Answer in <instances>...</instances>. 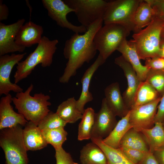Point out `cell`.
Segmentation results:
<instances>
[{
    "label": "cell",
    "mask_w": 164,
    "mask_h": 164,
    "mask_svg": "<svg viewBox=\"0 0 164 164\" xmlns=\"http://www.w3.org/2000/svg\"><path fill=\"white\" fill-rule=\"evenodd\" d=\"M103 19L91 25L83 34L75 33L65 42L63 50L65 58L68 60L59 82L67 83L85 63H89L95 56L97 50L94 42L96 32L102 26Z\"/></svg>",
    "instance_id": "6da1fadb"
},
{
    "label": "cell",
    "mask_w": 164,
    "mask_h": 164,
    "mask_svg": "<svg viewBox=\"0 0 164 164\" xmlns=\"http://www.w3.org/2000/svg\"><path fill=\"white\" fill-rule=\"evenodd\" d=\"M34 86L31 84L25 91L16 93L12 97V102L19 113L25 119L36 125L50 111L49 106L51 105L49 101V95L41 92L35 94L31 96L30 93Z\"/></svg>",
    "instance_id": "7a4b0ae2"
},
{
    "label": "cell",
    "mask_w": 164,
    "mask_h": 164,
    "mask_svg": "<svg viewBox=\"0 0 164 164\" xmlns=\"http://www.w3.org/2000/svg\"><path fill=\"white\" fill-rule=\"evenodd\" d=\"M58 43L57 39L50 40L45 36H43L34 50L17 64L14 76V83L17 84L27 78L39 64L43 67L50 66Z\"/></svg>",
    "instance_id": "3957f363"
},
{
    "label": "cell",
    "mask_w": 164,
    "mask_h": 164,
    "mask_svg": "<svg viewBox=\"0 0 164 164\" xmlns=\"http://www.w3.org/2000/svg\"><path fill=\"white\" fill-rule=\"evenodd\" d=\"M164 27V20L155 15L148 26L133 35V39L129 43L135 46L140 60L159 56Z\"/></svg>",
    "instance_id": "277c9868"
},
{
    "label": "cell",
    "mask_w": 164,
    "mask_h": 164,
    "mask_svg": "<svg viewBox=\"0 0 164 164\" xmlns=\"http://www.w3.org/2000/svg\"><path fill=\"white\" fill-rule=\"evenodd\" d=\"M21 126L18 125L1 130L0 146L5 153L6 164H28Z\"/></svg>",
    "instance_id": "5b68a950"
},
{
    "label": "cell",
    "mask_w": 164,
    "mask_h": 164,
    "mask_svg": "<svg viewBox=\"0 0 164 164\" xmlns=\"http://www.w3.org/2000/svg\"><path fill=\"white\" fill-rule=\"evenodd\" d=\"M130 32L120 25L104 24L97 31L94 42L99 54L105 60L118 49Z\"/></svg>",
    "instance_id": "8992f818"
},
{
    "label": "cell",
    "mask_w": 164,
    "mask_h": 164,
    "mask_svg": "<svg viewBox=\"0 0 164 164\" xmlns=\"http://www.w3.org/2000/svg\"><path fill=\"white\" fill-rule=\"evenodd\" d=\"M141 0H113L108 2L103 18L104 24H116L133 31L134 17Z\"/></svg>",
    "instance_id": "52a82bcc"
},
{
    "label": "cell",
    "mask_w": 164,
    "mask_h": 164,
    "mask_svg": "<svg viewBox=\"0 0 164 164\" xmlns=\"http://www.w3.org/2000/svg\"><path fill=\"white\" fill-rule=\"evenodd\" d=\"M73 9L78 21L87 29L98 20L103 19L108 2L103 0H63Z\"/></svg>",
    "instance_id": "ba28073f"
},
{
    "label": "cell",
    "mask_w": 164,
    "mask_h": 164,
    "mask_svg": "<svg viewBox=\"0 0 164 164\" xmlns=\"http://www.w3.org/2000/svg\"><path fill=\"white\" fill-rule=\"evenodd\" d=\"M44 7L47 9L49 16L59 26L69 29L75 33H85L87 29L82 25H73L67 19V15L74 10L61 0H43Z\"/></svg>",
    "instance_id": "9c48e42d"
},
{
    "label": "cell",
    "mask_w": 164,
    "mask_h": 164,
    "mask_svg": "<svg viewBox=\"0 0 164 164\" xmlns=\"http://www.w3.org/2000/svg\"><path fill=\"white\" fill-rule=\"evenodd\" d=\"M26 54V53L15 54L12 53L0 56V95H6L10 91L19 93L23 91V89L10 80L12 70L16 65L20 62Z\"/></svg>",
    "instance_id": "30bf717a"
},
{
    "label": "cell",
    "mask_w": 164,
    "mask_h": 164,
    "mask_svg": "<svg viewBox=\"0 0 164 164\" xmlns=\"http://www.w3.org/2000/svg\"><path fill=\"white\" fill-rule=\"evenodd\" d=\"M161 97L150 103L133 107L130 110L129 122L132 128L140 132L152 128Z\"/></svg>",
    "instance_id": "8fae6325"
},
{
    "label": "cell",
    "mask_w": 164,
    "mask_h": 164,
    "mask_svg": "<svg viewBox=\"0 0 164 164\" xmlns=\"http://www.w3.org/2000/svg\"><path fill=\"white\" fill-rule=\"evenodd\" d=\"M116 117L104 98L102 100L100 110L95 114L91 138L103 139L107 137L118 122Z\"/></svg>",
    "instance_id": "7c38bea8"
},
{
    "label": "cell",
    "mask_w": 164,
    "mask_h": 164,
    "mask_svg": "<svg viewBox=\"0 0 164 164\" xmlns=\"http://www.w3.org/2000/svg\"><path fill=\"white\" fill-rule=\"evenodd\" d=\"M25 22V19H22L8 25L0 22V56L24 51L26 48L17 44L15 39L18 31Z\"/></svg>",
    "instance_id": "4fadbf2b"
},
{
    "label": "cell",
    "mask_w": 164,
    "mask_h": 164,
    "mask_svg": "<svg viewBox=\"0 0 164 164\" xmlns=\"http://www.w3.org/2000/svg\"><path fill=\"white\" fill-rule=\"evenodd\" d=\"M114 63L122 69L127 80V87L122 96L130 111L134 105L135 95L141 81L132 66L122 55L115 59Z\"/></svg>",
    "instance_id": "5bb4252c"
},
{
    "label": "cell",
    "mask_w": 164,
    "mask_h": 164,
    "mask_svg": "<svg viewBox=\"0 0 164 164\" xmlns=\"http://www.w3.org/2000/svg\"><path fill=\"white\" fill-rule=\"evenodd\" d=\"M12 97L9 94L0 100V129L11 128L18 125L25 126L28 122L22 114L14 110L11 103Z\"/></svg>",
    "instance_id": "9a60e30c"
},
{
    "label": "cell",
    "mask_w": 164,
    "mask_h": 164,
    "mask_svg": "<svg viewBox=\"0 0 164 164\" xmlns=\"http://www.w3.org/2000/svg\"><path fill=\"white\" fill-rule=\"evenodd\" d=\"M106 60L99 54L94 63L86 70L81 79L82 91L79 99L76 101L77 107L83 114L84 107L87 103L92 101V95L89 91V85L92 77L99 67Z\"/></svg>",
    "instance_id": "2e32d148"
},
{
    "label": "cell",
    "mask_w": 164,
    "mask_h": 164,
    "mask_svg": "<svg viewBox=\"0 0 164 164\" xmlns=\"http://www.w3.org/2000/svg\"><path fill=\"white\" fill-rule=\"evenodd\" d=\"M104 91L107 104L115 115L121 118L125 116L130 111L121 94L119 83L115 82L111 84Z\"/></svg>",
    "instance_id": "e0dca14e"
},
{
    "label": "cell",
    "mask_w": 164,
    "mask_h": 164,
    "mask_svg": "<svg viewBox=\"0 0 164 164\" xmlns=\"http://www.w3.org/2000/svg\"><path fill=\"white\" fill-rule=\"evenodd\" d=\"M43 32L42 26L29 21L20 27L16 36L15 42L25 48L30 47L39 43Z\"/></svg>",
    "instance_id": "ac0fdd59"
},
{
    "label": "cell",
    "mask_w": 164,
    "mask_h": 164,
    "mask_svg": "<svg viewBox=\"0 0 164 164\" xmlns=\"http://www.w3.org/2000/svg\"><path fill=\"white\" fill-rule=\"evenodd\" d=\"M117 50L132 66L141 82L145 81L149 70L145 65H142L135 46L125 40Z\"/></svg>",
    "instance_id": "d6986e66"
},
{
    "label": "cell",
    "mask_w": 164,
    "mask_h": 164,
    "mask_svg": "<svg viewBox=\"0 0 164 164\" xmlns=\"http://www.w3.org/2000/svg\"><path fill=\"white\" fill-rule=\"evenodd\" d=\"M24 144L27 151H36L46 147L48 144L42 130L31 121L28 122L22 131Z\"/></svg>",
    "instance_id": "ffe728a7"
},
{
    "label": "cell",
    "mask_w": 164,
    "mask_h": 164,
    "mask_svg": "<svg viewBox=\"0 0 164 164\" xmlns=\"http://www.w3.org/2000/svg\"><path fill=\"white\" fill-rule=\"evenodd\" d=\"M145 139L149 151L153 153L164 146V129L162 123L156 122L151 128L144 129L140 132Z\"/></svg>",
    "instance_id": "44dd1931"
},
{
    "label": "cell",
    "mask_w": 164,
    "mask_h": 164,
    "mask_svg": "<svg viewBox=\"0 0 164 164\" xmlns=\"http://www.w3.org/2000/svg\"><path fill=\"white\" fill-rule=\"evenodd\" d=\"M155 15L151 5L146 0H141L135 15L134 33L138 32L148 26Z\"/></svg>",
    "instance_id": "7402d4cb"
},
{
    "label": "cell",
    "mask_w": 164,
    "mask_h": 164,
    "mask_svg": "<svg viewBox=\"0 0 164 164\" xmlns=\"http://www.w3.org/2000/svg\"><path fill=\"white\" fill-rule=\"evenodd\" d=\"M80 159L81 164H107L104 153L97 145L92 142L83 147Z\"/></svg>",
    "instance_id": "603a6c76"
},
{
    "label": "cell",
    "mask_w": 164,
    "mask_h": 164,
    "mask_svg": "<svg viewBox=\"0 0 164 164\" xmlns=\"http://www.w3.org/2000/svg\"><path fill=\"white\" fill-rule=\"evenodd\" d=\"M129 111L117 122L116 126L106 138L102 139L107 145L114 149H118L121 141L127 131L132 128L129 122Z\"/></svg>",
    "instance_id": "cb8c5ba5"
},
{
    "label": "cell",
    "mask_w": 164,
    "mask_h": 164,
    "mask_svg": "<svg viewBox=\"0 0 164 164\" xmlns=\"http://www.w3.org/2000/svg\"><path fill=\"white\" fill-rule=\"evenodd\" d=\"M74 97L67 99L58 107L56 113L67 123H73L81 119L83 114L77 107Z\"/></svg>",
    "instance_id": "d4e9b609"
},
{
    "label": "cell",
    "mask_w": 164,
    "mask_h": 164,
    "mask_svg": "<svg viewBox=\"0 0 164 164\" xmlns=\"http://www.w3.org/2000/svg\"><path fill=\"white\" fill-rule=\"evenodd\" d=\"M119 147L145 152L149 151L147 144L141 133L133 128L128 130L123 137L120 142Z\"/></svg>",
    "instance_id": "484cf974"
},
{
    "label": "cell",
    "mask_w": 164,
    "mask_h": 164,
    "mask_svg": "<svg viewBox=\"0 0 164 164\" xmlns=\"http://www.w3.org/2000/svg\"><path fill=\"white\" fill-rule=\"evenodd\" d=\"M92 142L97 145L105 154L107 164H135L128 159L119 148L114 149L105 144L101 139L91 138Z\"/></svg>",
    "instance_id": "4316f807"
},
{
    "label": "cell",
    "mask_w": 164,
    "mask_h": 164,
    "mask_svg": "<svg viewBox=\"0 0 164 164\" xmlns=\"http://www.w3.org/2000/svg\"><path fill=\"white\" fill-rule=\"evenodd\" d=\"M161 97L148 83L145 81L141 82L135 95L133 107L150 103Z\"/></svg>",
    "instance_id": "83f0119b"
},
{
    "label": "cell",
    "mask_w": 164,
    "mask_h": 164,
    "mask_svg": "<svg viewBox=\"0 0 164 164\" xmlns=\"http://www.w3.org/2000/svg\"><path fill=\"white\" fill-rule=\"evenodd\" d=\"M94 110L91 108L85 109L78 126L77 139L79 141L91 139L94 121Z\"/></svg>",
    "instance_id": "f1b7e54d"
},
{
    "label": "cell",
    "mask_w": 164,
    "mask_h": 164,
    "mask_svg": "<svg viewBox=\"0 0 164 164\" xmlns=\"http://www.w3.org/2000/svg\"><path fill=\"white\" fill-rule=\"evenodd\" d=\"M42 132L47 143L51 144L55 149L62 147L67 138V132L64 127L42 130Z\"/></svg>",
    "instance_id": "f546056e"
},
{
    "label": "cell",
    "mask_w": 164,
    "mask_h": 164,
    "mask_svg": "<svg viewBox=\"0 0 164 164\" xmlns=\"http://www.w3.org/2000/svg\"><path fill=\"white\" fill-rule=\"evenodd\" d=\"M67 123L56 113L50 111L39 122L37 126L42 131L64 127Z\"/></svg>",
    "instance_id": "4dcf8cb0"
},
{
    "label": "cell",
    "mask_w": 164,
    "mask_h": 164,
    "mask_svg": "<svg viewBox=\"0 0 164 164\" xmlns=\"http://www.w3.org/2000/svg\"><path fill=\"white\" fill-rule=\"evenodd\" d=\"M162 97L164 94V71L149 69L145 80Z\"/></svg>",
    "instance_id": "1f68e13d"
},
{
    "label": "cell",
    "mask_w": 164,
    "mask_h": 164,
    "mask_svg": "<svg viewBox=\"0 0 164 164\" xmlns=\"http://www.w3.org/2000/svg\"><path fill=\"white\" fill-rule=\"evenodd\" d=\"M119 148L128 159L135 164H139L149 151L145 152L123 147Z\"/></svg>",
    "instance_id": "d6a6232c"
},
{
    "label": "cell",
    "mask_w": 164,
    "mask_h": 164,
    "mask_svg": "<svg viewBox=\"0 0 164 164\" xmlns=\"http://www.w3.org/2000/svg\"><path fill=\"white\" fill-rule=\"evenodd\" d=\"M56 164H78L73 160L70 155L62 148L55 149Z\"/></svg>",
    "instance_id": "836d02e7"
},
{
    "label": "cell",
    "mask_w": 164,
    "mask_h": 164,
    "mask_svg": "<svg viewBox=\"0 0 164 164\" xmlns=\"http://www.w3.org/2000/svg\"><path fill=\"white\" fill-rule=\"evenodd\" d=\"M145 65L149 70L164 71V58L157 56L147 58Z\"/></svg>",
    "instance_id": "e575fe53"
},
{
    "label": "cell",
    "mask_w": 164,
    "mask_h": 164,
    "mask_svg": "<svg viewBox=\"0 0 164 164\" xmlns=\"http://www.w3.org/2000/svg\"><path fill=\"white\" fill-rule=\"evenodd\" d=\"M153 8L155 15L164 20V0H146Z\"/></svg>",
    "instance_id": "d590c367"
},
{
    "label": "cell",
    "mask_w": 164,
    "mask_h": 164,
    "mask_svg": "<svg viewBox=\"0 0 164 164\" xmlns=\"http://www.w3.org/2000/svg\"><path fill=\"white\" fill-rule=\"evenodd\" d=\"M164 122V94L161 97L155 118V123Z\"/></svg>",
    "instance_id": "8d00e7d4"
},
{
    "label": "cell",
    "mask_w": 164,
    "mask_h": 164,
    "mask_svg": "<svg viewBox=\"0 0 164 164\" xmlns=\"http://www.w3.org/2000/svg\"><path fill=\"white\" fill-rule=\"evenodd\" d=\"M139 164H159L153 153L148 152Z\"/></svg>",
    "instance_id": "74e56055"
},
{
    "label": "cell",
    "mask_w": 164,
    "mask_h": 164,
    "mask_svg": "<svg viewBox=\"0 0 164 164\" xmlns=\"http://www.w3.org/2000/svg\"><path fill=\"white\" fill-rule=\"evenodd\" d=\"M2 0L0 1V21L7 19L9 14V9L4 4L2 3Z\"/></svg>",
    "instance_id": "f35d334b"
},
{
    "label": "cell",
    "mask_w": 164,
    "mask_h": 164,
    "mask_svg": "<svg viewBox=\"0 0 164 164\" xmlns=\"http://www.w3.org/2000/svg\"><path fill=\"white\" fill-rule=\"evenodd\" d=\"M153 153L159 164H164V146L157 149Z\"/></svg>",
    "instance_id": "ab89813d"
},
{
    "label": "cell",
    "mask_w": 164,
    "mask_h": 164,
    "mask_svg": "<svg viewBox=\"0 0 164 164\" xmlns=\"http://www.w3.org/2000/svg\"><path fill=\"white\" fill-rule=\"evenodd\" d=\"M159 56L164 58V37H161L159 43Z\"/></svg>",
    "instance_id": "60d3db41"
},
{
    "label": "cell",
    "mask_w": 164,
    "mask_h": 164,
    "mask_svg": "<svg viewBox=\"0 0 164 164\" xmlns=\"http://www.w3.org/2000/svg\"><path fill=\"white\" fill-rule=\"evenodd\" d=\"M161 37H164V27L163 28L162 31Z\"/></svg>",
    "instance_id": "b9f144b4"
},
{
    "label": "cell",
    "mask_w": 164,
    "mask_h": 164,
    "mask_svg": "<svg viewBox=\"0 0 164 164\" xmlns=\"http://www.w3.org/2000/svg\"><path fill=\"white\" fill-rule=\"evenodd\" d=\"M162 124H163V128L164 129V122L162 123Z\"/></svg>",
    "instance_id": "7bdbcfd3"
}]
</instances>
